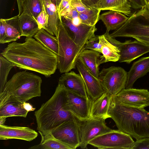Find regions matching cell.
Instances as JSON below:
<instances>
[{"label": "cell", "mask_w": 149, "mask_h": 149, "mask_svg": "<svg viewBox=\"0 0 149 149\" xmlns=\"http://www.w3.org/2000/svg\"><path fill=\"white\" fill-rule=\"evenodd\" d=\"M24 0H17L19 10V14L18 15L19 16L23 12L22 5Z\"/></svg>", "instance_id": "44"}, {"label": "cell", "mask_w": 149, "mask_h": 149, "mask_svg": "<svg viewBox=\"0 0 149 149\" xmlns=\"http://www.w3.org/2000/svg\"><path fill=\"white\" fill-rule=\"evenodd\" d=\"M73 116L77 127L79 147L82 149L87 148L89 142L95 137L113 130L106 124L105 120L109 118L108 116L91 117L81 120Z\"/></svg>", "instance_id": "7"}, {"label": "cell", "mask_w": 149, "mask_h": 149, "mask_svg": "<svg viewBox=\"0 0 149 149\" xmlns=\"http://www.w3.org/2000/svg\"><path fill=\"white\" fill-rule=\"evenodd\" d=\"M48 15L46 13L44 7L42 12L38 16L36 21L40 29H44L47 26L48 21Z\"/></svg>", "instance_id": "35"}, {"label": "cell", "mask_w": 149, "mask_h": 149, "mask_svg": "<svg viewBox=\"0 0 149 149\" xmlns=\"http://www.w3.org/2000/svg\"><path fill=\"white\" fill-rule=\"evenodd\" d=\"M28 112L23 107V103L17 101L7 102L0 106V117L26 118Z\"/></svg>", "instance_id": "27"}, {"label": "cell", "mask_w": 149, "mask_h": 149, "mask_svg": "<svg viewBox=\"0 0 149 149\" xmlns=\"http://www.w3.org/2000/svg\"><path fill=\"white\" fill-rule=\"evenodd\" d=\"M134 142L129 134L118 130H113L95 137L88 144L99 149H130Z\"/></svg>", "instance_id": "9"}, {"label": "cell", "mask_w": 149, "mask_h": 149, "mask_svg": "<svg viewBox=\"0 0 149 149\" xmlns=\"http://www.w3.org/2000/svg\"><path fill=\"white\" fill-rule=\"evenodd\" d=\"M110 35L114 38L149 37L148 8L145 5L132 13L127 20Z\"/></svg>", "instance_id": "6"}, {"label": "cell", "mask_w": 149, "mask_h": 149, "mask_svg": "<svg viewBox=\"0 0 149 149\" xmlns=\"http://www.w3.org/2000/svg\"><path fill=\"white\" fill-rule=\"evenodd\" d=\"M52 3L56 6L57 9L62 0H51Z\"/></svg>", "instance_id": "45"}, {"label": "cell", "mask_w": 149, "mask_h": 149, "mask_svg": "<svg viewBox=\"0 0 149 149\" xmlns=\"http://www.w3.org/2000/svg\"><path fill=\"white\" fill-rule=\"evenodd\" d=\"M14 67L13 64L1 55L0 56V93L3 91L7 82L8 75Z\"/></svg>", "instance_id": "32"}, {"label": "cell", "mask_w": 149, "mask_h": 149, "mask_svg": "<svg viewBox=\"0 0 149 149\" xmlns=\"http://www.w3.org/2000/svg\"><path fill=\"white\" fill-rule=\"evenodd\" d=\"M45 12L48 15V23L44 29L51 35L57 37L60 18L57 8L51 0H42Z\"/></svg>", "instance_id": "21"}, {"label": "cell", "mask_w": 149, "mask_h": 149, "mask_svg": "<svg viewBox=\"0 0 149 149\" xmlns=\"http://www.w3.org/2000/svg\"><path fill=\"white\" fill-rule=\"evenodd\" d=\"M108 115L118 130L136 140L149 137V112L144 108L127 107L111 99Z\"/></svg>", "instance_id": "2"}, {"label": "cell", "mask_w": 149, "mask_h": 149, "mask_svg": "<svg viewBox=\"0 0 149 149\" xmlns=\"http://www.w3.org/2000/svg\"><path fill=\"white\" fill-rule=\"evenodd\" d=\"M82 2L88 7H93L100 0H81Z\"/></svg>", "instance_id": "41"}, {"label": "cell", "mask_w": 149, "mask_h": 149, "mask_svg": "<svg viewBox=\"0 0 149 149\" xmlns=\"http://www.w3.org/2000/svg\"><path fill=\"white\" fill-rule=\"evenodd\" d=\"M128 17L120 12L109 10L100 15L99 20L102 21L107 31L109 32L119 28L127 20Z\"/></svg>", "instance_id": "23"}, {"label": "cell", "mask_w": 149, "mask_h": 149, "mask_svg": "<svg viewBox=\"0 0 149 149\" xmlns=\"http://www.w3.org/2000/svg\"><path fill=\"white\" fill-rule=\"evenodd\" d=\"M66 89L77 94L86 97L88 96L85 84L80 74L74 71L64 73L58 79Z\"/></svg>", "instance_id": "17"}, {"label": "cell", "mask_w": 149, "mask_h": 149, "mask_svg": "<svg viewBox=\"0 0 149 149\" xmlns=\"http://www.w3.org/2000/svg\"><path fill=\"white\" fill-rule=\"evenodd\" d=\"M130 149H149V137L136 140Z\"/></svg>", "instance_id": "34"}, {"label": "cell", "mask_w": 149, "mask_h": 149, "mask_svg": "<svg viewBox=\"0 0 149 149\" xmlns=\"http://www.w3.org/2000/svg\"><path fill=\"white\" fill-rule=\"evenodd\" d=\"M57 38L58 44L57 68L61 73L68 72L75 68L79 55L84 47L79 46L70 37L61 17Z\"/></svg>", "instance_id": "5"}, {"label": "cell", "mask_w": 149, "mask_h": 149, "mask_svg": "<svg viewBox=\"0 0 149 149\" xmlns=\"http://www.w3.org/2000/svg\"><path fill=\"white\" fill-rule=\"evenodd\" d=\"M6 117H0V125H4L6 120Z\"/></svg>", "instance_id": "46"}, {"label": "cell", "mask_w": 149, "mask_h": 149, "mask_svg": "<svg viewBox=\"0 0 149 149\" xmlns=\"http://www.w3.org/2000/svg\"><path fill=\"white\" fill-rule=\"evenodd\" d=\"M19 18L21 36L32 37L40 30L36 21L24 12L19 16Z\"/></svg>", "instance_id": "28"}, {"label": "cell", "mask_w": 149, "mask_h": 149, "mask_svg": "<svg viewBox=\"0 0 149 149\" xmlns=\"http://www.w3.org/2000/svg\"><path fill=\"white\" fill-rule=\"evenodd\" d=\"M38 133L29 127L0 125V139H16L31 141L37 137Z\"/></svg>", "instance_id": "16"}, {"label": "cell", "mask_w": 149, "mask_h": 149, "mask_svg": "<svg viewBox=\"0 0 149 149\" xmlns=\"http://www.w3.org/2000/svg\"><path fill=\"white\" fill-rule=\"evenodd\" d=\"M70 0H62L61 1L58 9L60 16V14L63 10L70 5Z\"/></svg>", "instance_id": "40"}, {"label": "cell", "mask_w": 149, "mask_h": 149, "mask_svg": "<svg viewBox=\"0 0 149 149\" xmlns=\"http://www.w3.org/2000/svg\"><path fill=\"white\" fill-rule=\"evenodd\" d=\"M113 96L105 92L101 96L92 101L91 108V117L108 116L109 108Z\"/></svg>", "instance_id": "24"}, {"label": "cell", "mask_w": 149, "mask_h": 149, "mask_svg": "<svg viewBox=\"0 0 149 149\" xmlns=\"http://www.w3.org/2000/svg\"><path fill=\"white\" fill-rule=\"evenodd\" d=\"M79 13L71 6L69 10L61 16H63L72 21L78 19Z\"/></svg>", "instance_id": "37"}, {"label": "cell", "mask_w": 149, "mask_h": 149, "mask_svg": "<svg viewBox=\"0 0 149 149\" xmlns=\"http://www.w3.org/2000/svg\"><path fill=\"white\" fill-rule=\"evenodd\" d=\"M108 31L99 36L100 44L101 46V53L105 60V63L118 61L120 56L118 46L120 42L111 37Z\"/></svg>", "instance_id": "18"}, {"label": "cell", "mask_w": 149, "mask_h": 149, "mask_svg": "<svg viewBox=\"0 0 149 149\" xmlns=\"http://www.w3.org/2000/svg\"><path fill=\"white\" fill-rule=\"evenodd\" d=\"M56 139L75 149L79 146L77 125L73 118L66 121L51 132Z\"/></svg>", "instance_id": "13"}, {"label": "cell", "mask_w": 149, "mask_h": 149, "mask_svg": "<svg viewBox=\"0 0 149 149\" xmlns=\"http://www.w3.org/2000/svg\"><path fill=\"white\" fill-rule=\"evenodd\" d=\"M91 7L101 10H109L118 12L128 17L132 13V9L129 0H100Z\"/></svg>", "instance_id": "22"}, {"label": "cell", "mask_w": 149, "mask_h": 149, "mask_svg": "<svg viewBox=\"0 0 149 149\" xmlns=\"http://www.w3.org/2000/svg\"><path fill=\"white\" fill-rule=\"evenodd\" d=\"M112 100L127 107L144 108L149 106V91L145 89L124 88L113 96Z\"/></svg>", "instance_id": "10"}, {"label": "cell", "mask_w": 149, "mask_h": 149, "mask_svg": "<svg viewBox=\"0 0 149 149\" xmlns=\"http://www.w3.org/2000/svg\"><path fill=\"white\" fill-rule=\"evenodd\" d=\"M101 54L95 50L84 49L78 58L89 71L98 78L100 72L99 66L105 63V58Z\"/></svg>", "instance_id": "19"}, {"label": "cell", "mask_w": 149, "mask_h": 149, "mask_svg": "<svg viewBox=\"0 0 149 149\" xmlns=\"http://www.w3.org/2000/svg\"><path fill=\"white\" fill-rule=\"evenodd\" d=\"M23 105L24 108L29 112L34 111L36 109L34 108L32 105L30 103L24 102L23 103Z\"/></svg>", "instance_id": "43"}, {"label": "cell", "mask_w": 149, "mask_h": 149, "mask_svg": "<svg viewBox=\"0 0 149 149\" xmlns=\"http://www.w3.org/2000/svg\"><path fill=\"white\" fill-rule=\"evenodd\" d=\"M20 69L36 72L48 77L57 68V55L32 37L22 43L8 44L1 54Z\"/></svg>", "instance_id": "1"}, {"label": "cell", "mask_w": 149, "mask_h": 149, "mask_svg": "<svg viewBox=\"0 0 149 149\" xmlns=\"http://www.w3.org/2000/svg\"><path fill=\"white\" fill-rule=\"evenodd\" d=\"M92 101L86 97L67 90V96L64 109L78 118L85 120L91 118Z\"/></svg>", "instance_id": "11"}, {"label": "cell", "mask_w": 149, "mask_h": 149, "mask_svg": "<svg viewBox=\"0 0 149 149\" xmlns=\"http://www.w3.org/2000/svg\"><path fill=\"white\" fill-rule=\"evenodd\" d=\"M70 4L79 13L83 12L90 8L81 0H70Z\"/></svg>", "instance_id": "36"}, {"label": "cell", "mask_w": 149, "mask_h": 149, "mask_svg": "<svg viewBox=\"0 0 149 149\" xmlns=\"http://www.w3.org/2000/svg\"><path fill=\"white\" fill-rule=\"evenodd\" d=\"M0 43L1 44L6 36V28L3 19L0 20Z\"/></svg>", "instance_id": "39"}, {"label": "cell", "mask_w": 149, "mask_h": 149, "mask_svg": "<svg viewBox=\"0 0 149 149\" xmlns=\"http://www.w3.org/2000/svg\"><path fill=\"white\" fill-rule=\"evenodd\" d=\"M61 21L68 34L74 42L79 46L84 45L91 38L94 36L97 31L95 25L89 26L81 23L75 25L71 20L61 16Z\"/></svg>", "instance_id": "12"}, {"label": "cell", "mask_w": 149, "mask_h": 149, "mask_svg": "<svg viewBox=\"0 0 149 149\" xmlns=\"http://www.w3.org/2000/svg\"><path fill=\"white\" fill-rule=\"evenodd\" d=\"M41 78L32 73L25 71L14 74L0 93V106L8 101L22 103L41 96Z\"/></svg>", "instance_id": "4"}, {"label": "cell", "mask_w": 149, "mask_h": 149, "mask_svg": "<svg viewBox=\"0 0 149 149\" xmlns=\"http://www.w3.org/2000/svg\"><path fill=\"white\" fill-rule=\"evenodd\" d=\"M76 66L84 80L88 97L92 101L95 100L105 92L99 79L89 71L79 58Z\"/></svg>", "instance_id": "14"}, {"label": "cell", "mask_w": 149, "mask_h": 149, "mask_svg": "<svg viewBox=\"0 0 149 149\" xmlns=\"http://www.w3.org/2000/svg\"><path fill=\"white\" fill-rule=\"evenodd\" d=\"M84 49L94 50L101 53V46L100 44L99 36L95 35L89 39L85 44Z\"/></svg>", "instance_id": "33"}, {"label": "cell", "mask_w": 149, "mask_h": 149, "mask_svg": "<svg viewBox=\"0 0 149 149\" xmlns=\"http://www.w3.org/2000/svg\"><path fill=\"white\" fill-rule=\"evenodd\" d=\"M120 56L118 61L129 64L136 59L149 52V46L136 40L120 42Z\"/></svg>", "instance_id": "15"}, {"label": "cell", "mask_w": 149, "mask_h": 149, "mask_svg": "<svg viewBox=\"0 0 149 149\" xmlns=\"http://www.w3.org/2000/svg\"><path fill=\"white\" fill-rule=\"evenodd\" d=\"M33 37L44 47L57 55L58 44L57 37L49 33L44 28L40 29Z\"/></svg>", "instance_id": "29"}, {"label": "cell", "mask_w": 149, "mask_h": 149, "mask_svg": "<svg viewBox=\"0 0 149 149\" xmlns=\"http://www.w3.org/2000/svg\"><path fill=\"white\" fill-rule=\"evenodd\" d=\"M133 9H139L145 5L143 0H129Z\"/></svg>", "instance_id": "38"}, {"label": "cell", "mask_w": 149, "mask_h": 149, "mask_svg": "<svg viewBox=\"0 0 149 149\" xmlns=\"http://www.w3.org/2000/svg\"><path fill=\"white\" fill-rule=\"evenodd\" d=\"M133 38L149 46V37H136Z\"/></svg>", "instance_id": "42"}, {"label": "cell", "mask_w": 149, "mask_h": 149, "mask_svg": "<svg viewBox=\"0 0 149 149\" xmlns=\"http://www.w3.org/2000/svg\"><path fill=\"white\" fill-rule=\"evenodd\" d=\"M90 8L83 12L79 13V17L81 23L89 26L95 25L99 20L101 10L94 7Z\"/></svg>", "instance_id": "31"}, {"label": "cell", "mask_w": 149, "mask_h": 149, "mask_svg": "<svg viewBox=\"0 0 149 149\" xmlns=\"http://www.w3.org/2000/svg\"><path fill=\"white\" fill-rule=\"evenodd\" d=\"M41 136L40 143L29 148L30 149H71L69 146L55 138L51 132L44 134L38 131Z\"/></svg>", "instance_id": "26"}, {"label": "cell", "mask_w": 149, "mask_h": 149, "mask_svg": "<svg viewBox=\"0 0 149 149\" xmlns=\"http://www.w3.org/2000/svg\"><path fill=\"white\" fill-rule=\"evenodd\" d=\"M3 19L6 28V36L1 44L16 41L21 35L19 16Z\"/></svg>", "instance_id": "25"}, {"label": "cell", "mask_w": 149, "mask_h": 149, "mask_svg": "<svg viewBox=\"0 0 149 149\" xmlns=\"http://www.w3.org/2000/svg\"><path fill=\"white\" fill-rule=\"evenodd\" d=\"M145 4L149 8V0H143Z\"/></svg>", "instance_id": "47"}, {"label": "cell", "mask_w": 149, "mask_h": 149, "mask_svg": "<svg viewBox=\"0 0 149 149\" xmlns=\"http://www.w3.org/2000/svg\"><path fill=\"white\" fill-rule=\"evenodd\" d=\"M127 72L120 67L111 66L103 69L98 78L105 92L115 95L125 88Z\"/></svg>", "instance_id": "8"}, {"label": "cell", "mask_w": 149, "mask_h": 149, "mask_svg": "<svg viewBox=\"0 0 149 149\" xmlns=\"http://www.w3.org/2000/svg\"><path fill=\"white\" fill-rule=\"evenodd\" d=\"M67 96V90L58 83L52 97L35 112L38 131L44 134L49 133L73 118V115L64 108Z\"/></svg>", "instance_id": "3"}, {"label": "cell", "mask_w": 149, "mask_h": 149, "mask_svg": "<svg viewBox=\"0 0 149 149\" xmlns=\"http://www.w3.org/2000/svg\"><path fill=\"white\" fill-rule=\"evenodd\" d=\"M44 7L42 0H25L22 5L23 12L36 20Z\"/></svg>", "instance_id": "30"}, {"label": "cell", "mask_w": 149, "mask_h": 149, "mask_svg": "<svg viewBox=\"0 0 149 149\" xmlns=\"http://www.w3.org/2000/svg\"><path fill=\"white\" fill-rule=\"evenodd\" d=\"M149 72V56L140 58L134 62L127 72V79L125 88H132L139 78Z\"/></svg>", "instance_id": "20"}]
</instances>
